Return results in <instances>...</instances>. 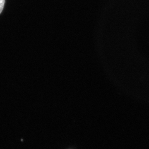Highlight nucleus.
Instances as JSON below:
<instances>
[{"mask_svg": "<svg viewBox=\"0 0 149 149\" xmlns=\"http://www.w3.org/2000/svg\"><path fill=\"white\" fill-rule=\"evenodd\" d=\"M5 0H0V14L1 13L3 9Z\"/></svg>", "mask_w": 149, "mask_h": 149, "instance_id": "f257e3e1", "label": "nucleus"}]
</instances>
